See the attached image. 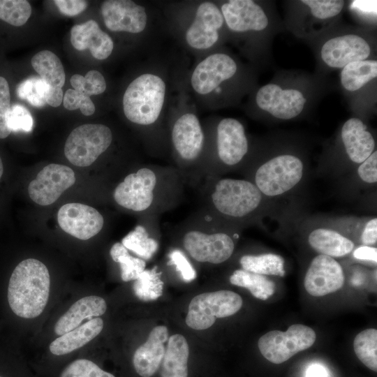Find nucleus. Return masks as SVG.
<instances>
[{
    "instance_id": "nucleus-1",
    "label": "nucleus",
    "mask_w": 377,
    "mask_h": 377,
    "mask_svg": "<svg viewBox=\"0 0 377 377\" xmlns=\"http://www.w3.org/2000/svg\"><path fill=\"white\" fill-rule=\"evenodd\" d=\"M184 182L177 169L144 166L125 176L113 198L126 209L156 218L177 205Z\"/></svg>"
},
{
    "instance_id": "nucleus-2",
    "label": "nucleus",
    "mask_w": 377,
    "mask_h": 377,
    "mask_svg": "<svg viewBox=\"0 0 377 377\" xmlns=\"http://www.w3.org/2000/svg\"><path fill=\"white\" fill-rule=\"evenodd\" d=\"M50 276L40 260L28 258L20 262L10 274L6 288L10 311L21 318H34L45 309L50 295Z\"/></svg>"
},
{
    "instance_id": "nucleus-3",
    "label": "nucleus",
    "mask_w": 377,
    "mask_h": 377,
    "mask_svg": "<svg viewBox=\"0 0 377 377\" xmlns=\"http://www.w3.org/2000/svg\"><path fill=\"white\" fill-rule=\"evenodd\" d=\"M201 193V210L235 219L249 215L262 200V193L255 184L244 179L207 178Z\"/></svg>"
},
{
    "instance_id": "nucleus-4",
    "label": "nucleus",
    "mask_w": 377,
    "mask_h": 377,
    "mask_svg": "<svg viewBox=\"0 0 377 377\" xmlns=\"http://www.w3.org/2000/svg\"><path fill=\"white\" fill-rule=\"evenodd\" d=\"M211 217L201 210L185 221L182 242L183 248L195 260L200 263L220 264L232 256L235 244L227 233L211 229Z\"/></svg>"
},
{
    "instance_id": "nucleus-5",
    "label": "nucleus",
    "mask_w": 377,
    "mask_h": 377,
    "mask_svg": "<svg viewBox=\"0 0 377 377\" xmlns=\"http://www.w3.org/2000/svg\"><path fill=\"white\" fill-rule=\"evenodd\" d=\"M170 139L177 158V171L185 182L193 184L203 179L200 162L205 136L198 117L185 113L174 122Z\"/></svg>"
},
{
    "instance_id": "nucleus-6",
    "label": "nucleus",
    "mask_w": 377,
    "mask_h": 377,
    "mask_svg": "<svg viewBox=\"0 0 377 377\" xmlns=\"http://www.w3.org/2000/svg\"><path fill=\"white\" fill-rule=\"evenodd\" d=\"M166 92L164 80L153 73H144L127 87L123 96L126 117L140 126L154 125L162 111Z\"/></svg>"
},
{
    "instance_id": "nucleus-7",
    "label": "nucleus",
    "mask_w": 377,
    "mask_h": 377,
    "mask_svg": "<svg viewBox=\"0 0 377 377\" xmlns=\"http://www.w3.org/2000/svg\"><path fill=\"white\" fill-rule=\"evenodd\" d=\"M112 133L101 124H87L77 126L68 135L64 146V154L73 165H91L110 146Z\"/></svg>"
},
{
    "instance_id": "nucleus-8",
    "label": "nucleus",
    "mask_w": 377,
    "mask_h": 377,
    "mask_svg": "<svg viewBox=\"0 0 377 377\" xmlns=\"http://www.w3.org/2000/svg\"><path fill=\"white\" fill-rule=\"evenodd\" d=\"M242 306L237 293L226 290L205 293L194 297L186 317V325L194 330L210 327L216 318L236 313Z\"/></svg>"
},
{
    "instance_id": "nucleus-9",
    "label": "nucleus",
    "mask_w": 377,
    "mask_h": 377,
    "mask_svg": "<svg viewBox=\"0 0 377 377\" xmlns=\"http://www.w3.org/2000/svg\"><path fill=\"white\" fill-rule=\"evenodd\" d=\"M316 338V333L310 327L294 324L286 332L272 330L263 335L258 340V346L268 361L281 364L313 346Z\"/></svg>"
},
{
    "instance_id": "nucleus-10",
    "label": "nucleus",
    "mask_w": 377,
    "mask_h": 377,
    "mask_svg": "<svg viewBox=\"0 0 377 377\" xmlns=\"http://www.w3.org/2000/svg\"><path fill=\"white\" fill-rule=\"evenodd\" d=\"M303 164L290 154L277 156L263 164L255 175V185L261 193L269 196L283 194L302 179Z\"/></svg>"
},
{
    "instance_id": "nucleus-11",
    "label": "nucleus",
    "mask_w": 377,
    "mask_h": 377,
    "mask_svg": "<svg viewBox=\"0 0 377 377\" xmlns=\"http://www.w3.org/2000/svg\"><path fill=\"white\" fill-rule=\"evenodd\" d=\"M75 182L74 171L69 167L52 163L44 167L28 186L31 199L40 205L54 203Z\"/></svg>"
},
{
    "instance_id": "nucleus-12",
    "label": "nucleus",
    "mask_w": 377,
    "mask_h": 377,
    "mask_svg": "<svg viewBox=\"0 0 377 377\" xmlns=\"http://www.w3.org/2000/svg\"><path fill=\"white\" fill-rule=\"evenodd\" d=\"M256 101L261 110L274 117L290 119L302 112L306 99L297 89H283L276 84H267L258 89Z\"/></svg>"
},
{
    "instance_id": "nucleus-13",
    "label": "nucleus",
    "mask_w": 377,
    "mask_h": 377,
    "mask_svg": "<svg viewBox=\"0 0 377 377\" xmlns=\"http://www.w3.org/2000/svg\"><path fill=\"white\" fill-rule=\"evenodd\" d=\"M58 223L68 234L82 240L96 235L103 228L104 219L95 208L81 203H67L58 211Z\"/></svg>"
},
{
    "instance_id": "nucleus-14",
    "label": "nucleus",
    "mask_w": 377,
    "mask_h": 377,
    "mask_svg": "<svg viewBox=\"0 0 377 377\" xmlns=\"http://www.w3.org/2000/svg\"><path fill=\"white\" fill-rule=\"evenodd\" d=\"M237 71L235 60L224 53H215L202 60L191 77L193 89L200 95L210 94L223 82L232 77Z\"/></svg>"
},
{
    "instance_id": "nucleus-15",
    "label": "nucleus",
    "mask_w": 377,
    "mask_h": 377,
    "mask_svg": "<svg viewBox=\"0 0 377 377\" xmlns=\"http://www.w3.org/2000/svg\"><path fill=\"white\" fill-rule=\"evenodd\" d=\"M101 10L105 25L112 31L138 34L147 26V15L145 8L133 1H104Z\"/></svg>"
},
{
    "instance_id": "nucleus-16",
    "label": "nucleus",
    "mask_w": 377,
    "mask_h": 377,
    "mask_svg": "<svg viewBox=\"0 0 377 377\" xmlns=\"http://www.w3.org/2000/svg\"><path fill=\"white\" fill-rule=\"evenodd\" d=\"M223 23L221 11L216 4L209 1L202 3L186 32L188 45L196 50L212 47L219 40V30Z\"/></svg>"
},
{
    "instance_id": "nucleus-17",
    "label": "nucleus",
    "mask_w": 377,
    "mask_h": 377,
    "mask_svg": "<svg viewBox=\"0 0 377 377\" xmlns=\"http://www.w3.org/2000/svg\"><path fill=\"white\" fill-rule=\"evenodd\" d=\"M344 274L340 264L333 258L318 255L315 257L306 271L304 288L314 297H322L341 289Z\"/></svg>"
},
{
    "instance_id": "nucleus-18",
    "label": "nucleus",
    "mask_w": 377,
    "mask_h": 377,
    "mask_svg": "<svg viewBox=\"0 0 377 377\" xmlns=\"http://www.w3.org/2000/svg\"><path fill=\"white\" fill-rule=\"evenodd\" d=\"M371 47L362 37L347 34L330 38L320 51L323 61L330 67L341 68L347 64L366 60L370 55Z\"/></svg>"
},
{
    "instance_id": "nucleus-19",
    "label": "nucleus",
    "mask_w": 377,
    "mask_h": 377,
    "mask_svg": "<svg viewBox=\"0 0 377 377\" xmlns=\"http://www.w3.org/2000/svg\"><path fill=\"white\" fill-rule=\"evenodd\" d=\"M244 126L233 118L221 119L216 126V155L228 166L238 164L248 151Z\"/></svg>"
},
{
    "instance_id": "nucleus-20",
    "label": "nucleus",
    "mask_w": 377,
    "mask_h": 377,
    "mask_svg": "<svg viewBox=\"0 0 377 377\" xmlns=\"http://www.w3.org/2000/svg\"><path fill=\"white\" fill-rule=\"evenodd\" d=\"M224 22L232 31H263L269 21L263 9L251 0H230L221 6Z\"/></svg>"
},
{
    "instance_id": "nucleus-21",
    "label": "nucleus",
    "mask_w": 377,
    "mask_h": 377,
    "mask_svg": "<svg viewBox=\"0 0 377 377\" xmlns=\"http://www.w3.org/2000/svg\"><path fill=\"white\" fill-rule=\"evenodd\" d=\"M168 330L164 325L152 329L145 343L135 350L133 363L136 372L142 377H151L158 369L168 340Z\"/></svg>"
},
{
    "instance_id": "nucleus-22",
    "label": "nucleus",
    "mask_w": 377,
    "mask_h": 377,
    "mask_svg": "<svg viewBox=\"0 0 377 377\" xmlns=\"http://www.w3.org/2000/svg\"><path fill=\"white\" fill-rule=\"evenodd\" d=\"M70 40L75 49L80 51L89 49L91 55L99 60L107 59L114 47L111 37L94 20L74 25Z\"/></svg>"
},
{
    "instance_id": "nucleus-23",
    "label": "nucleus",
    "mask_w": 377,
    "mask_h": 377,
    "mask_svg": "<svg viewBox=\"0 0 377 377\" xmlns=\"http://www.w3.org/2000/svg\"><path fill=\"white\" fill-rule=\"evenodd\" d=\"M341 139L350 159L362 163L374 151V139L366 125L357 118H350L343 125Z\"/></svg>"
},
{
    "instance_id": "nucleus-24",
    "label": "nucleus",
    "mask_w": 377,
    "mask_h": 377,
    "mask_svg": "<svg viewBox=\"0 0 377 377\" xmlns=\"http://www.w3.org/2000/svg\"><path fill=\"white\" fill-rule=\"evenodd\" d=\"M107 304L99 296L89 295L75 302L57 321L54 331L58 335L64 334L79 327L85 319H92L105 313Z\"/></svg>"
},
{
    "instance_id": "nucleus-25",
    "label": "nucleus",
    "mask_w": 377,
    "mask_h": 377,
    "mask_svg": "<svg viewBox=\"0 0 377 377\" xmlns=\"http://www.w3.org/2000/svg\"><path fill=\"white\" fill-rule=\"evenodd\" d=\"M103 327V321L101 318L91 319L54 340L50 344V350L56 355L71 353L94 339Z\"/></svg>"
},
{
    "instance_id": "nucleus-26",
    "label": "nucleus",
    "mask_w": 377,
    "mask_h": 377,
    "mask_svg": "<svg viewBox=\"0 0 377 377\" xmlns=\"http://www.w3.org/2000/svg\"><path fill=\"white\" fill-rule=\"evenodd\" d=\"M188 355L185 337L179 334L170 337L161 362V377H188Z\"/></svg>"
},
{
    "instance_id": "nucleus-27",
    "label": "nucleus",
    "mask_w": 377,
    "mask_h": 377,
    "mask_svg": "<svg viewBox=\"0 0 377 377\" xmlns=\"http://www.w3.org/2000/svg\"><path fill=\"white\" fill-rule=\"evenodd\" d=\"M310 246L322 255L341 257L348 254L354 247L353 242L339 232L325 228H318L309 235Z\"/></svg>"
},
{
    "instance_id": "nucleus-28",
    "label": "nucleus",
    "mask_w": 377,
    "mask_h": 377,
    "mask_svg": "<svg viewBox=\"0 0 377 377\" xmlns=\"http://www.w3.org/2000/svg\"><path fill=\"white\" fill-rule=\"evenodd\" d=\"M156 223V218L149 217L148 223L138 224L122 239L121 244L145 260L151 259L158 249V240L151 235L150 228Z\"/></svg>"
},
{
    "instance_id": "nucleus-29",
    "label": "nucleus",
    "mask_w": 377,
    "mask_h": 377,
    "mask_svg": "<svg viewBox=\"0 0 377 377\" xmlns=\"http://www.w3.org/2000/svg\"><path fill=\"white\" fill-rule=\"evenodd\" d=\"M31 64L49 86L62 88L65 83V72L61 60L54 53L42 50L32 57Z\"/></svg>"
},
{
    "instance_id": "nucleus-30",
    "label": "nucleus",
    "mask_w": 377,
    "mask_h": 377,
    "mask_svg": "<svg viewBox=\"0 0 377 377\" xmlns=\"http://www.w3.org/2000/svg\"><path fill=\"white\" fill-rule=\"evenodd\" d=\"M377 77V61L362 60L350 63L342 68L341 84L345 89L355 91Z\"/></svg>"
},
{
    "instance_id": "nucleus-31",
    "label": "nucleus",
    "mask_w": 377,
    "mask_h": 377,
    "mask_svg": "<svg viewBox=\"0 0 377 377\" xmlns=\"http://www.w3.org/2000/svg\"><path fill=\"white\" fill-rule=\"evenodd\" d=\"M229 280L235 286L248 289L255 297L261 300H267L275 291V283L267 276L243 269L235 270Z\"/></svg>"
},
{
    "instance_id": "nucleus-32",
    "label": "nucleus",
    "mask_w": 377,
    "mask_h": 377,
    "mask_svg": "<svg viewBox=\"0 0 377 377\" xmlns=\"http://www.w3.org/2000/svg\"><path fill=\"white\" fill-rule=\"evenodd\" d=\"M239 263L243 269L262 275L284 276L286 274L284 260L276 254L244 255Z\"/></svg>"
},
{
    "instance_id": "nucleus-33",
    "label": "nucleus",
    "mask_w": 377,
    "mask_h": 377,
    "mask_svg": "<svg viewBox=\"0 0 377 377\" xmlns=\"http://www.w3.org/2000/svg\"><path fill=\"white\" fill-rule=\"evenodd\" d=\"M161 272L156 266L145 269L135 280L133 289L135 296L142 301L148 302L158 299L162 295L163 282Z\"/></svg>"
},
{
    "instance_id": "nucleus-34",
    "label": "nucleus",
    "mask_w": 377,
    "mask_h": 377,
    "mask_svg": "<svg viewBox=\"0 0 377 377\" xmlns=\"http://www.w3.org/2000/svg\"><path fill=\"white\" fill-rule=\"evenodd\" d=\"M110 255L113 261L119 264L121 277L124 281L137 279L145 269V261L130 255L128 250L121 242H117L112 246Z\"/></svg>"
},
{
    "instance_id": "nucleus-35",
    "label": "nucleus",
    "mask_w": 377,
    "mask_h": 377,
    "mask_svg": "<svg viewBox=\"0 0 377 377\" xmlns=\"http://www.w3.org/2000/svg\"><path fill=\"white\" fill-rule=\"evenodd\" d=\"M357 358L369 369L377 371V330L366 329L358 333L353 341Z\"/></svg>"
},
{
    "instance_id": "nucleus-36",
    "label": "nucleus",
    "mask_w": 377,
    "mask_h": 377,
    "mask_svg": "<svg viewBox=\"0 0 377 377\" xmlns=\"http://www.w3.org/2000/svg\"><path fill=\"white\" fill-rule=\"evenodd\" d=\"M31 14V5L25 0H0V19L20 27L24 24Z\"/></svg>"
},
{
    "instance_id": "nucleus-37",
    "label": "nucleus",
    "mask_w": 377,
    "mask_h": 377,
    "mask_svg": "<svg viewBox=\"0 0 377 377\" xmlns=\"http://www.w3.org/2000/svg\"><path fill=\"white\" fill-rule=\"evenodd\" d=\"M48 86L40 77H31L19 84L17 94L33 106L42 107L46 104L45 95Z\"/></svg>"
},
{
    "instance_id": "nucleus-38",
    "label": "nucleus",
    "mask_w": 377,
    "mask_h": 377,
    "mask_svg": "<svg viewBox=\"0 0 377 377\" xmlns=\"http://www.w3.org/2000/svg\"><path fill=\"white\" fill-rule=\"evenodd\" d=\"M71 84L74 90L90 97L98 95L106 89V82L103 75L98 71L91 70L84 77L75 74L71 78Z\"/></svg>"
},
{
    "instance_id": "nucleus-39",
    "label": "nucleus",
    "mask_w": 377,
    "mask_h": 377,
    "mask_svg": "<svg viewBox=\"0 0 377 377\" xmlns=\"http://www.w3.org/2000/svg\"><path fill=\"white\" fill-rule=\"evenodd\" d=\"M60 377H115L103 371L92 361L78 359L68 364Z\"/></svg>"
},
{
    "instance_id": "nucleus-40",
    "label": "nucleus",
    "mask_w": 377,
    "mask_h": 377,
    "mask_svg": "<svg viewBox=\"0 0 377 377\" xmlns=\"http://www.w3.org/2000/svg\"><path fill=\"white\" fill-rule=\"evenodd\" d=\"M315 17L320 20L330 19L341 13L344 1L341 0H302Z\"/></svg>"
},
{
    "instance_id": "nucleus-41",
    "label": "nucleus",
    "mask_w": 377,
    "mask_h": 377,
    "mask_svg": "<svg viewBox=\"0 0 377 377\" xmlns=\"http://www.w3.org/2000/svg\"><path fill=\"white\" fill-rule=\"evenodd\" d=\"M7 126L12 132H30L33 128V118L23 105L15 104L10 107L7 116Z\"/></svg>"
},
{
    "instance_id": "nucleus-42",
    "label": "nucleus",
    "mask_w": 377,
    "mask_h": 377,
    "mask_svg": "<svg viewBox=\"0 0 377 377\" xmlns=\"http://www.w3.org/2000/svg\"><path fill=\"white\" fill-rule=\"evenodd\" d=\"M64 106L68 110L80 109L82 114L89 116L94 113L95 105L90 97L74 89H67L63 98Z\"/></svg>"
},
{
    "instance_id": "nucleus-43",
    "label": "nucleus",
    "mask_w": 377,
    "mask_h": 377,
    "mask_svg": "<svg viewBox=\"0 0 377 377\" xmlns=\"http://www.w3.org/2000/svg\"><path fill=\"white\" fill-rule=\"evenodd\" d=\"M168 265L175 266V269L186 282H191L196 278V272L186 256L179 249H174L168 254Z\"/></svg>"
},
{
    "instance_id": "nucleus-44",
    "label": "nucleus",
    "mask_w": 377,
    "mask_h": 377,
    "mask_svg": "<svg viewBox=\"0 0 377 377\" xmlns=\"http://www.w3.org/2000/svg\"><path fill=\"white\" fill-rule=\"evenodd\" d=\"M10 95L7 80L0 76V139L7 138L11 133L7 126V116L10 109Z\"/></svg>"
},
{
    "instance_id": "nucleus-45",
    "label": "nucleus",
    "mask_w": 377,
    "mask_h": 377,
    "mask_svg": "<svg viewBox=\"0 0 377 377\" xmlns=\"http://www.w3.org/2000/svg\"><path fill=\"white\" fill-rule=\"evenodd\" d=\"M360 177L365 182L375 183L377 181V151H374L359 166Z\"/></svg>"
},
{
    "instance_id": "nucleus-46",
    "label": "nucleus",
    "mask_w": 377,
    "mask_h": 377,
    "mask_svg": "<svg viewBox=\"0 0 377 377\" xmlns=\"http://www.w3.org/2000/svg\"><path fill=\"white\" fill-rule=\"evenodd\" d=\"M54 3L64 15L75 16L83 12L87 7V2L83 0H55Z\"/></svg>"
},
{
    "instance_id": "nucleus-47",
    "label": "nucleus",
    "mask_w": 377,
    "mask_h": 377,
    "mask_svg": "<svg viewBox=\"0 0 377 377\" xmlns=\"http://www.w3.org/2000/svg\"><path fill=\"white\" fill-rule=\"evenodd\" d=\"M362 242L365 245H371L377 241V219L368 221L362 234Z\"/></svg>"
},
{
    "instance_id": "nucleus-48",
    "label": "nucleus",
    "mask_w": 377,
    "mask_h": 377,
    "mask_svg": "<svg viewBox=\"0 0 377 377\" xmlns=\"http://www.w3.org/2000/svg\"><path fill=\"white\" fill-rule=\"evenodd\" d=\"M64 98L62 88L48 86L45 95L46 103L52 107H58L61 105Z\"/></svg>"
},
{
    "instance_id": "nucleus-49",
    "label": "nucleus",
    "mask_w": 377,
    "mask_h": 377,
    "mask_svg": "<svg viewBox=\"0 0 377 377\" xmlns=\"http://www.w3.org/2000/svg\"><path fill=\"white\" fill-rule=\"evenodd\" d=\"M353 256L359 260H371L376 263L377 249L369 246H360L354 251Z\"/></svg>"
},
{
    "instance_id": "nucleus-50",
    "label": "nucleus",
    "mask_w": 377,
    "mask_h": 377,
    "mask_svg": "<svg viewBox=\"0 0 377 377\" xmlns=\"http://www.w3.org/2000/svg\"><path fill=\"white\" fill-rule=\"evenodd\" d=\"M353 7L364 14L376 13V1H355Z\"/></svg>"
},
{
    "instance_id": "nucleus-51",
    "label": "nucleus",
    "mask_w": 377,
    "mask_h": 377,
    "mask_svg": "<svg viewBox=\"0 0 377 377\" xmlns=\"http://www.w3.org/2000/svg\"><path fill=\"white\" fill-rule=\"evenodd\" d=\"M306 377H328V374L322 365L313 364L307 369Z\"/></svg>"
},
{
    "instance_id": "nucleus-52",
    "label": "nucleus",
    "mask_w": 377,
    "mask_h": 377,
    "mask_svg": "<svg viewBox=\"0 0 377 377\" xmlns=\"http://www.w3.org/2000/svg\"><path fill=\"white\" fill-rule=\"evenodd\" d=\"M3 165L2 160L0 157V179H1L3 176Z\"/></svg>"
},
{
    "instance_id": "nucleus-53",
    "label": "nucleus",
    "mask_w": 377,
    "mask_h": 377,
    "mask_svg": "<svg viewBox=\"0 0 377 377\" xmlns=\"http://www.w3.org/2000/svg\"><path fill=\"white\" fill-rule=\"evenodd\" d=\"M0 377H1V376H0Z\"/></svg>"
}]
</instances>
